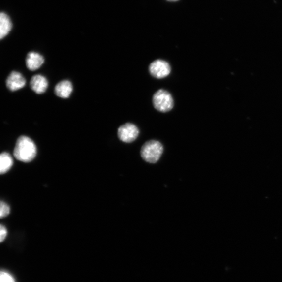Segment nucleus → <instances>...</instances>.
<instances>
[{"label":"nucleus","instance_id":"obj_1","mask_svg":"<svg viewBox=\"0 0 282 282\" xmlns=\"http://www.w3.org/2000/svg\"><path fill=\"white\" fill-rule=\"evenodd\" d=\"M36 155L37 148L35 143L28 136H20L15 145V157L20 161L28 163L35 158Z\"/></svg>","mask_w":282,"mask_h":282},{"label":"nucleus","instance_id":"obj_2","mask_svg":"<svg viewBox=\"0 0 282 282\" xmlns=\"http://www.w3.org/2000/svg\"><path fill=\"white\" fill-rule=\"evenodd\" d=\"M163 145L157 140H150L145 143L141 150V156L145 161L155 164L163 155Z\"/></svg>","mask_w":282,"mask_h":282},{"label":"nucleus","instance_id":"obj_3","mask_svg":"<svg viewBox=\"0 0 282 282\" xmlns=\"http://www.w3.org/2000/svg\"><path fill=\"white\" fill-rule=\"evenodd\" d=\"M153 104L159 112L166 113L174 107V100L172 95L163 89L157 91L153 97Z\"/></svg>","mask_w":282,"mask_h":282},{"label":"nucleus","instance_id":"obj_4","mask_svg":"<svg viewBox=\"0 0 282 282\" xmlns=\"http://www.w3.org/2000/svg\"><path fill=\"white\" fill-rule=\"evenodd\" d=\"M138 127L131 123H126L119 127L118 136L120 140L127 143H132L139 135Z\"/></svg>","mask_w":282,"mask_h":282},{"label":"nucleus","instance_id":"obj_5","mask_svg":"<svg viewBox=\"0 0 282 282\" xmlns=\"http://www.w3.org/2000/svg\"><path fill=\"white\" fill-rule=\"evenodd\" d=\"M149 71L151 75L155 78L163 79L170 74L171 67L167 62L158 59L150 64Z\"/></svg>","mask_w":282,"mask_h":282},{"label":"nucleus","instance_id":"obj_6","mask_svg":"<svg viewBox=\"0 0 282 282\" xmlns=\"http://www.w3.org/2000/svg\"><path fill=\"white\" fill-rule=\"evenodd\" d=\"M6 84L8 89L11 91H15L25 87L26 80L22 74L13 71L8 76Z\"/></svg>","mask_w":282,"mask_h":282},{"label":"nucleus","instance_id":"obj_7","mask_svg":"<svg viewBox=\"0 0 282 282\" xmlns=\"http://www.w3.org/2000/svg\"><path fill=\"white\" fill-rule=\"evenodd\" d=\"M45 60L40 54L36 52L29 53L26 59V64L30 70L35 71L44 63Z\"/></svg>","mask_w":282,"mask_h":282},{"label":"nucleus","instance_id":"obj_8","mask_svg":"<svg viewBox=\"0 0 282 282\" xmlns=\"http://www.w3.org/2000/svg\"><path fill=\"white\" fill-rule=\"evenodd\" d=\"M30 85L32 91L40 94L46 92L48 86V82L45 76L36 75L31 78Z\"/></svg>","mask_w":282,"mask_h":282},{"label":"nucleus","instance_id":"obj_9","mask_svg":"<svg viewBox=\"0 0 282 282\" xmlns=\"http://www.w3.org/2000/svg\"><path fill=\"white\" fill-rule=\"evenodd\" d=\"M73 91L72 83L64 80L58 83L55 88L56 95L62 98H69Z\"/></svg>","mask_w":282,"mask_h":282},{"label":"nucleus","instance_id":"obj_10","mask_svg":"<svg viewBox=\"0 0 282 282\" xmlns=\"http://www.w3.org/2000/svg\"><path fill=\"white\" fill-rule=\"evenodd\" d=\"M12 28V24L9 16L4 13H1L0 15V38L2 39L6 36Z\"/></svg>","mask_w":282,"mask_h":282},{"label":"nucleus","instance_id":"obj_11","mask_svg":"<svg viewBox=\"0 0 282 282\" xmlns=\"http://www.w3.org/2000/svg\"><path fill=\"white\" fill-rule=\"evenodd\" d=\"M13 160L12 157L6 152H3L0 156V173H6L12 167Z\"/></svg>","mask_w":282,"mask_h":282},{"label":"nucleus","instance_id":"obj_12","mask_svg":"<svg viewBox=\"0 0 282 282\" xmlns=\"http://www.w3.org/2000/svg\"><path fill=\"white\" fill-rule=\"evenodd\" d=\"M10 213V207L5 202L1 201L0 203V218H5L9 215Z\"/></svg>","mask_w":282,"mask_h":282},{"label":"nucleus","instance_id":"obj_13","mask_svg":"<svg viewBox=\"0 0 282 282\" xmlns=\"http://www.w3.org/2000/svg\"><path fill=\"white\" fill-rule=\"evenodd\" d=\"M0 282H15L13 278L9 273L5 272H1L0 275Z\"/></svg>","mask_w":282,"mask_h":282},{"label":"nucleus","instance_id":"obj_14","mask_svg":"<svg viewBox=\"0 0 282 282\" xmlns=\"http://www.w3.org/2000/svg\"><path fill=\"white\" fill-rule=\"evenodd\" d=\"M7 234V229L5 226L2 225L0 226V241L3 242L6 237Z\"/></svg>","mask_w":282,"mask_h":282},{"label":"nucleus","instance_id":"obj_15","mask_svg":"<svg viewBox=\"0 0 282 282\" xmlns=\"http://www.w3.org/2000/svg\"><path fill=\"white\" fill-rule=\"evenodd\" d=\"M167 1H170V2H175V1H178V0H167Z\"/></svg>","mask_w":282,"mask_h":282}]
</instances>
